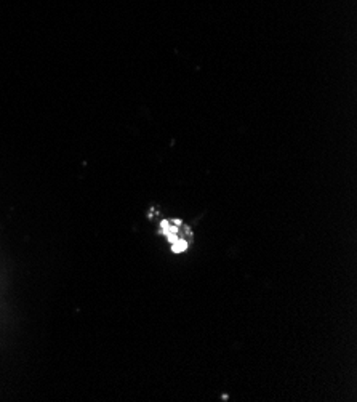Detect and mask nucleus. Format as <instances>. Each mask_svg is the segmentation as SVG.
I'll list each match as a JSON object with an SVG mask.
<instances>
[{
    "label": "nucleus",
    "instance_id": "obj_1",
    "mask_svg": "<svg viewBox=\"0 0 357 402\" xmlns=\"http://www.w3.org/2000/svg\"><path fill=\"white\" fill-rule=\"evenodd\" d=\"M186 249H188V242L183 241V239H177L173 242V245H172V250L175 253H180V252H184Z\"/></svg>",
    "mask_w": 357,
    "mask_h": 402
}]
</instances>
